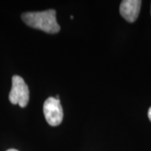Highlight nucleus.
<instances>
[{
  "mask_svg": "<svg viewBox=\"0 0 151 151\" xmlns=\"http://www.w3.org/2000/svg\"><path fill=\"white\" fill-rule=\"evenodd\" d=\"M6 151H19V150H14V149H10V150H6Z\"/></svg>",
  "mask_w": 151,
  "mask_h": 151,
  "instance_id": "nucleus-6",
  "label": "nucleus"
},
{
  "mask_svg": "<svg viewBox=\"0 0 151 151\" xmlns=\"http://www.w3.org/2000/svg\"><path fill=\"white\" fill-rule=\"evenodd\" d=\"M148 117H149V119L150 120L151 122V107L149 109V111H148Z\"/></svg>",
  "mask_w": 151,
  "mask_h": 151,
  "instance_id": "nucleus-5",
  "label": "nucleus"
},
{
  "mask_svg": "<svg viewBox=\"0 0 151 151\" xmlns=\"http://www.w3.org/2000/svg\"><path fill=\"white\" fill-rule=\"evenodd\" d=\"M45 118L50 126H58L63 119V109L60 101L55 97H48L43 105Z\"/></svg>",
  "mask_w": 151,
  "mask_h": 151,
  "instance_id": "nucleus-3",
  "label": "nucleus"
},
{
  "mask_svg": "<svg viewBox=\"0 0 151 151\" xmlns=\"http://www.w3.org/2000/svg\"><path fill=\"white\" fill-rule=\"evenodd\" d=\"M21 18L28 26L40 29L48 34H55L60 29L56 20V12L55 9L42 12H28L23 14Z\"/></svg>",
  "mask_w": 151,
  "mask_h": 151,
  "instance_id": "nucleus-1",
  "label": "nucleus"
},
{
  "mask_svg": "<svg viewBox=\"0 0 151 151\" xmlns=\"http://www.w3.org/2000/svg\"><path fill=\"white\" fill-rule=\"evenodd\" d=\"M140 0H124L121 2L119 12L125 20L134 23L139 14L141 7Z\"/></svg>",
  "mask_w": 151,
  "mask_h": 151,
  "instance_id": "nucleus-4",
  "label": "nucleus"
},
{
  "mask_svg": "<svg viewBox=\"0 0 151 151\" xmlns=\"http://www.w3.org/2000/svg\"><path fill=\"white\" fill-rule=\"evenodd\" d=\"M12 104H19L25 108L29 100V91L24 80L19 76H14L12 78V88L9 96Z\"/></svg>",
  "mask_w": 151,
  "mask_h": 151,
  "instance_id": "nucleus-2",
  "label": "nucleus"
}]
</instances>
